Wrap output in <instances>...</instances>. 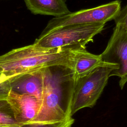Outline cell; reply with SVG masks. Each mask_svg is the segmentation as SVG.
Returning <instances> with one entry per match:
<instances>
[{"mask_svg": "<svg viewBox=\"0 0 127 127\" xmlns=\"http://www.w3.org/2000/svg\"><path fill=\"white\" fill-rule=\"evenodd\" d=\"M100 56L103 62L118 65L117 69L111 72L110 77L118 76L120 86L123 89L127 82V31L115 26Z\"/></svg>", "mask_w": 127, "mask_h": 127, "instance_id": "6", "label": "cell"}, {"mask_svg": "<svg viewBox=\"0 0 127 127\" xmlns=\"http://www.w3.org/2000/svg\"><path fill=\"white\" fill-rule=\"evenodd\" d=\"M10 91L35 96L42 100L44 91V68L9 77Z\"/></svg>", "mask_w": 127, "mask_h": 127, "instance_id": "8", "label": "cell"}, {"mask_svg": "<svg viewBox=\"0 0 127 127\" xmlns=\"http://www.w3.org/2000/svg\"><path fill=\"white\" fill-rule=\"evenodd\" d=\"M6 98L16 121L21 126L30 123L36 118L42 100L32 95L20 94L11 91Z\"/></svg>", "mask_w": 127, "mask_h": 127, "instance_id": "7", "label": "cell"}, {"mask_svg": "<svg viewBox=\"0 0 127 127\" xmlns=\"http://www.w3.org/2000/svg\"><path fill=\"white\" fill-rule=\"evenodd\" d=\"M10 91L9 77L0 71V97H7Z\"/></svg>", "mask_w": 127, "mask_h": 127, "instance_id": "13", "label": "cell"}, {"mask_svg": "<svg viewBox=\"0 0 127 127\" xmlns=\"http://www.w3.org/2000/svg\"><path fill=\"white\" fill-rule=\"evenodd\" d=\"M44 81L36 118L21 127H70L74 123L70 108L76 82L72 66L59 64L44 68Z\"/></svg>", "mask_w": 127, "mask_h": 127, "instance_id": "1", "label": "cell"}, {"mask_svg": "<svg viewBox=\"0 0 127 127\" xmlns=\"http://www.w3.org/2000/svg\"><path fill=\"white\" fill-rule=\"evenodd\" d=\"M66 0H24L27 8L34 14L59 17L70 12Z\"/></svg>", "mask_w": 127, "mask_h": 127, "instance_id": "10", "label": "cell"}, {"mask_svg": "<svg viewBox=\"0 0 127 127\" xmlns=\"http://www.w3.org/2000/svg\"><path fill=\"white\" fill-rule=\"evenodd\" d=\"M76 50L45 49L34 44L14 49L0 56V71L9 77L56 64L72 66Z\"/></svg>", "mask_w": 127, "mask_h": 127, "instance_id": "2", "label": "cell"}, {"mask_svg": "<svg viewBox=\"0 0 127 127\" xmlns=\"http://www.w3.org/2000/svg\"><path fill=\"white\" fill-rule=\"evenodd\" d=\"M6 97H0V127L19 125L15 119L13 111Z\"/></svg>", "mask_w": 127, "mask_h": 127, "instance_id": "11", "label": "cell"}, {"mask_svg": "<svg viewBox=\"0 0 127 127\" xmlns=\"http://www.w3.org/2000/svg\"><path fill=\"white\" fill-rule=\"evenodd\" d=\"M115 64L99 66L76 80L72 94L70 114L72 116L80 109L92 107L100 97Z\"/></svg>", "mask_w": 127, "mask_h": 127, "instance_id": "4", "label": "cell"}, {"mask_svg": "<svg viewBox=\"0 0 127 127\" xmlns=\"http://www.w3.org/2000/svg\"><path fill=\"white\" fill-rule=\"evenodd\" d=\"M2 127H21V125H10L7 126H4Z\"/></svg>", "mask_w": 127, "mask_h": 127, "instance_id": "14", "label": "cell"}, {"mask_svg": "<svg viewBox=\"0 0 127 127\" xmlns=\"http://www.w3.org/2000/svg\"><path fill=\"white\" fill-rule=\"evenodd\" d=\"M114 20L115 26L127 31V4L121 9L118 15Z\"/></svg>", "mask_w": 127, "mask_h": 127, "instance_id": "12", "label": "cell"}, {"mask_svg": "<svg viewBox=\"0 0 127 127\" xmlns=\"http://www.w3.org/2000/svg\"><path fill=\"white\" fill-rule=\"evenodd\" d=\"M121 0H116L95 7L54 17L48 22L43 31L47 32L68 25L106 23L117 17L121 9Z\"/></svg>", "mask_w": 127, "mask_h": 127, "instance_id": "5", "label": "cell"}, {"mask_svg": "<svg viewBox=\"0 0 127 127\" xmlns=\"http://www.w3.org/2000/svg\"><path fill=\"white\" fill-rule=\"evenodd\" d=\"M105 24L68 25L42 31L33 44L45 49H85L88 43L93 41L94 36L102 31Z\"/></svg>", "mask_w": 127, "mask_h": 127, "instance_id": "3", "label": "cell"}, {"mask_svg": "<svg viewBox=\"0 0 127 127\" xmlns=\"http://www.w3.org/2000/svg\"><path fill=\"white\" fill-rule=\"evenodd\" d=\"M109 64H111L103 61L100 55L91 54L85 48L75 51L72 68L76 80L99 66Z\"/></svg>", "mask_w": 127, "mask_h": 127, "instance_id": "9", "label": "cell"}]
</instances>
